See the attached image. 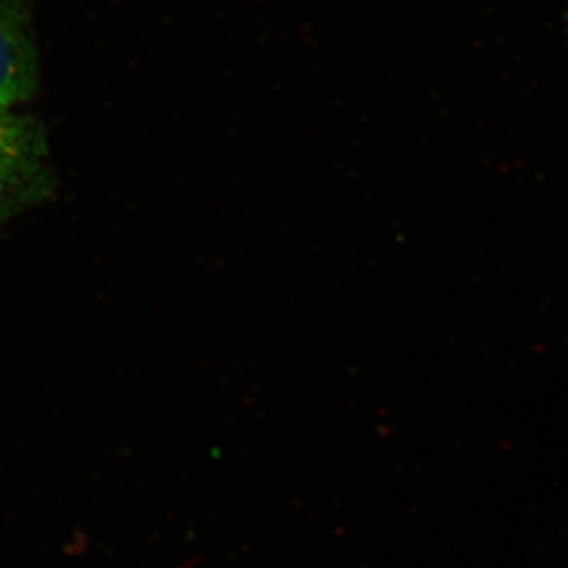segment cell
<instances>
[{"label":"cell","instance_id":"6da1fadb","mask_svg":"<svg viewBox=\"0 0 568 568\" xmlns=\"http://www.w3.org/2000/svg\"><path fill=\"white\" fill-rule=\"evenodd\" d=\"M55 192L43 124L19 109H0V231Z\"/></svg>","mask_w":568,"mask_h":568},{"label":"cell","instance_id":"7a4b0ae2","mask_svg":"<svg viewBox=\"0 0 568 568\" xmlns=\"http://www.w3.org/2000/svg\"><path fill=\"white\" fill-rule=\"evenodd\" d=\"M39 87L32 0H0V109H19Z\"/></svg>","mask_w":568,"mask_h":568}]
</instances>
